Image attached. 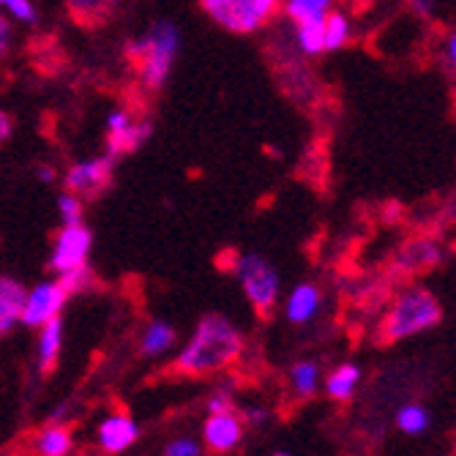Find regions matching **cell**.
I'll return each mask as SVG.
<instances>
[{
    "label": "cell",
    "instance_id": "28",
    "mask_svg": "<svg viewBox=\"0 0 456 456\" xmlns=\"http://www.w3.org/2000/svg\"><path fill=\"white\" fill-rule=\"evenodd\" d=\"M0 6L9 9L17 20H22V22H28V25H36V20H38L30 0H0Z\"/></svg>",
    "mask_w": 456,
    "mask_h": 456
},
{
    "label": "cell",
    "instance_id": "27",
    "mask_svg": "<svg viewBox=\"0 0 456 456\" xmlns=\"http://www.w3.org/2000/svg\"><path fill=\"white\" fill-rule=\"evenodd\" d=\"M235 388L230 386V383H224V386H219L211 396H208V402H205V410L208 412H224V410H235Z\"/></svg>",
    "mask_w": 456,
    "mask_h": 456
},
{
    "label": "cell",
    "instance_id": "8",
    "mask_svg": "<svg viewBox=\"0 0 456 456\" xmlns=\"http://www.w3.org/2000/svg\"><path fill=\"white\" fill-rule=\"evenodd\" d=\"M91 243H94V232L88 227H82V222L79 224H63V230L55 235L50 268L55 273H66V271L86 265L88 255H91Z\"/></svg>",
    "mask_w": 456,
    "mask_h": 456
},
{
    "label": "cell",
    "instance_id": "32",
    "mask_svg": "<svg viewBox=\"0 0 456 456\" xmlns=\"http://www.w3.org/2000/svg\"><path fill=\"white\" fill-rule=\"evenodd\" d=\"M9 47H12V25L9 20L0 17V58L9 55Z\"/></svg>",
    "mask_w": 456,
    "mask_h": 456
},
{
    "label": "cell",
    "instance_id": "34",
    "mask_svg": "<svg viewBox=\"0 0 456 456\" xmlns=\"http://www.w3.org/2000/svg\"><path fill=\"white\" fill-rule=\"evenodd\" d=\"M38 175H41V181H47V183L53 181V170H50V167H41V170H38Z\"/></svg>",
    "mask_w": 456,
    "mask_h": 456
},
{
    "label": "cell",
    "instance_id": "22",
    "mask_svg": "<svg viewBox=\"0 0 456 456\" xmlns=\"http://www.w3.org/2000/svg\"><path fill=\"white\" fill-rule=\"evenodd\" d=\"M289 386H293L296 396L309 399L320 388V366L314 361H298L289 369Z\"/></svg>",
    "mask_w": 456,
    "mask_h": 456
},
{
    "label": "cell",
    "instance_id": "35",
    "mask_svg": "<svg viewBox=\"0 0 456 456\" xmlns=\"http://www.w3.org/2000/svg\"><path fill=\"white\" fill-rule=\"evenodd\" d=\"M358 4H375V0H358Z\"/></svg>",
    "mask_w": 456,
    "mask_h": 456
},
{
    "label": "cell",
    "instance_id": "30",
    "mask_svg": "<svg viewBox=\"0 0 456 456\" xmlns=\"http://www.w3.org/2000/svg\"><path fill=\"white\" fill-rule=\"evenodd\" d=\"M240 421H243V427H263L265 421H268V410L265 407H255V404H248V407H243L240 412Z\"/></svg>",
    "mask_w": 456,
    "mask_h": 456
},
{
    "label": "cell",
    "instance_id": "9",
    "mask_svg": "<svg viewBox=\"0 0 456 456\" xmlns=\"http://www.w3.org/2000/svg\"><path fill=\"white\" fill-rule=\"evenodd\" d=\"M112 156H102V159H91V161H79L66 173L63 183L66 191L86 197V200H96L102 194L110 191L112 186Z\"/></svg>",
    "mask_w": 456,
    "mask_h": 456
},
{
    "label": "cell",
    "instance_id": "25",
    "mask_svg": "<svg viewBox=\"0 0 456 456\" xmlns=\"http://www.w3.org/2000/svg\"><path fill=\"white\" fill-rule=\"evenodd\" d=\"M202 453H205L202 440H197L191 435L173 437L167 445H164V456H202Z\"/></svg>",
    "mask_w": 456,
    "mask_h": 456
},
{
    "label": "cell",
    "instance_id": "6",
    "mask_svg": "<svg viewBox=\"0 0 456 456\" xmlns=\"http://www.w3.org/2000/svg\"><path fill=\"white\" fill-rule=\"evenodd\" d=\"M153 132L151 120H134L126 110H118L107 120V156L120 159L140 151Z\"/></svg>",
    "mask_w": 456,
    "mask_h": 456
},
{
    "label": "cell",
    "instance_id": "23",
    "mask_svg": "<svg viewBox=\"0 0 456 456\" xmlns=\"http://www.w3.org/2000/svg\"><path fill=\"white\" fill-rule=\"evenodd\" d=\"M296 47L301 55H322L325 53V36H322V20L320 22H306L296 25Z\"/></svg>",
    "mask_w": 456,
    "mask_h": 456
},
{
    "label": "cell",
    "instance_id": "15",
    "mask_svg": "<svg viewBox=\"0 0 456 456\" xmlns=\"http://www.w3.org/2000/svg\"><path fill=\"white\" fill-rule=\"evenodd\" d=\"M118 9V0H66V12L79 28H102Z\"/></svg>",
    "mask_w": 456,
    "mask_h": 456
},
{
    "label": "cell",
    "instance_id": "36",
    "mask_svg": "<svg viewBox=\"0 0 456 456\" xmlns=\"http://www.w3.org/2000/svg\"><path fill=\"white\" fill-rule=\"evenodd\" d=\"M79 456H99V453H79Z\"/></svg>",
    "mask_w": 456,
    "mask_h": 456
},
{
    "label": "cell",
    "instance_id": "33",
    "mask_svg": "<svg viewBox=\"0 0 456 456\" xmlns=\"http://www.w3.org/2000/svg\"><path fill=\"white\" fill-rule=\"evenodd\" d=\"M12 132H14L12 118H9V112H4V107H0V142H6L12 137Z\"/></svg>",
    "mask_w": 456,
    "mask_h": 456
},
{
    "label": "cell",
    "instance_id": "31",
    "mask_svg": "<svg viewBox=\"0 0 456 456\" xmlns=\"http://www.w3.org/2000/svg\"><path fill=\"white\" fill-rule=\"evenodd\" d=\"M443 63L456 77V30H451L443 41Z\"/></svg>",
    "mask_w": 456,
    "mask_h": 456
},
{
    "label": "cell",
    "instance_id": "3",
    "mask_svg": "<svg viewBox=\"0 0 456 456\" xmlns=\"http://www.w3.org/2000/svg\"><path fill=\"white\" fill-rule=\"evenodd\" d=\"M443 320V306L427 287H407L396 296L391 309L383 317V337L388 342L412 339L427 334Z\"/></svg>",
    "mask_w": 456,
    "mask_h": 456
},
{
    "label": "cell",
    "instance_id": "26",
    "mask_svg": "<svg viewBox=\"0 0 456 456\" xmlns=\"http://www.w3.org/2000/svg\"><path fill=\"white\" fill-rule=\"evenodd\" d=\"M58 211H61L63 224H79L82 222V200L77 194L66 191L58 197Z\"/></svg>",
    "mask_w": 456,
    "mask_h": 456
},
{
    "label": "cell",
    "instance_id": "13",
    "mask_svg": "<svg viewBox=\"0 0 456 456\" xmlns=\"http://www.w3.org/2000/svg\"><path fill=\"white\" fill-rule=\"evenodd\" d=\"M322 306V293L314 281H301L293 287V293L287 296V306H284V314L293 325H306L317 317Z\"/></svg>",
    "mask_w": 456,
    "mask_h": 456
},
{
    "label": "cell",
    "instance_id": "7",
    "mask_svg": "<svg viewBox=\"0 0 456 456\" xmlns=\"http://www.w3.org/2000/svg\"><path fill=\"white\" fill-rule=\"evenodd\" d=\"M66 301H69V293H66V287L61 284V279L38 281L25 296L20 322L28 325V328H41L53 317H61V309L66 306Z\"/></svg>",
    "mask_w": 456,
    "mask_h": 456
},
{
    "label": "cell",
    "instance_id": "14",
    "mask_svg": "<svg viewBox=\"0 0 456 456\" xmlns=\"http://www.w3.org/2000/svg\"><path fill=\"white\" fill-rule=\"evenodd\" d=\"M25 284L14 276H0V339L9 337L22 317L25 306Z\"/></svg>",
    "mask_w": 456,
    "mask_h": 456
},
{
    "label": "cell",
    "instance_id": "12",
    "mask_svg": "<svg viewBox=\"0 0 456 456\" xmlns=\"http://www.w3.org/2000/svg\"><path fill=\"white\" fill-rule=\"evenodd\" d=\"M440 260H443V246L435 238H412L399 248V255H396V265L402 273L435 268Z\"/></svg>",
    "mask_w": 456,
    "mask_h": 456
},
{
    "label": "cell",
    "instance_id": "17",
    "mask_svg": "<svg viewBox=\"0 0 456 456\" xmlns=\"http://www.w3.org/2000/svg\"><path fill=\"white\" fill-rule=\"evenodd\" d=\"M33 451H36V456H71L74 435L63 424H47L45 429L36 432Z\"/></svg>",
    "mask_w": 456,
    "mask_h": 456
},
{
    "label": "cell",
    "instance_id": "11",
    "mask_svg": "<svg viewBox=\"0 0 456 456\" xmlns=\"http://www.w3.org/2000/svg\"><path fill=\"white\" fill-rule=\"evenodd\" d=\"M140 440V424L126 412H110L96 427V445L104 456L126 453Z\"/></svg>",
    "mask_w": 456,
    "mask_h": 456
},
{
    "label": "cell",
    "instance_id": "19",
    "mask_svg": "<svg viewBox=\"0 0 456 456\" xmlns=\"http://www.w3.org/2000/svg\"><path fill=\"white\" fill-rule=\"evenodd\" d=\"M322 36H325V53H339L350 45L353 38V20L345 12L330 9L322 20Z\"/></svg>",
    "mask_w": 456,
    "mask_h": 456
},
{
    "label": "cell",
    "instance_id": "21",
    "mask_svg": "<svg viewBox=\"0 0 456 456\" xmlns=\"http://www.w3.org/2000/svg\"><path fill=\"white\" fill-rule=\"evenodd\" d=\"M284 14L293 25H306V22H320L334 9V0H284Z\"/></svg>",
    "mask_w": 456,
    "mask_h": 456
},
{
    "label": "cell",
    "instance_id": "24",
    "mask_svg": "<svg viewBox=\"0 0 456 456\" xmlns=\"http://www.w3.org/2000/svg\"><path fill=\"white\" fill-rule=\"evenodd\" d=\"M429 424H432V416L421 404H404L396 412V427L404 435H424L429 429Z\"/></svg>",
    "mask_w": 456,
    "mask_h": 456
},
{
    "label": "cell",
    "instance_id": "29",
    "mask_svg": "<svg viewBox=\"0 0 456 456\" xmlns=\"http://www.w3.org/2000/svg\"><path fill=\"white\" fill-rule=\"evenodd\" d=\"M402 6L419 20H432L437 12V0H402Z\"/></svg>",
    "mask_w": 456,
    "mask_h": 456
},
{
    "label": "cell",
    "instance_id": "5",
    "mask_svg": "<svg viewBox=\"0 0 456 456\" xmlns=\"http://www.w3.org/2000/svg\"><path fill=\"white\" fill-rule=\"evenodd\" d=\"M232 271L240 281L246 301L252 304V309L260 317H268L279 304V289H281L276 268L263 255H243L235 260Z\"/></svg>",
    "mask_w": 456,
    "mask_h": 456
},
{
    "label": "cell",
    "instance_id": "37",
    "mask_svg": "<svg viewBox=\"0 0 456 456\" xmlns=\"http://www.w3.org/2000/svg\"><path fill=\"white\" fill-rule=\"evenodd\" d=\"M273 456H289V453H284V451H281V453H273Z\"/></svg>",
    "mask_w": 456,
    "mask_h": 456
},
{
    "label": "cell",
    "instance_id": "16",
    "mask_svg": "<svg viewBox=\"0 0 456 456\" xmlns=\"http://www.w3.org/2000/svg\"><path fill=\"white\" fill-rule=\"evenodd\" d=\"M63 347V320L53 317L50 322L41 325V337H38V371L41 375H50L61 358Z\"/></svg>",
    "mask_w": 456,
    "mask_h": 456
},
{
    "label": "cell",
    "instance_id": "4",
    "mask_svg": "<svg viewBox=\"0 0 456 456\" xmlns=\"http://www.w3.org/2000/svg\"><path fill=\"white\" fill-rule=\"evenodd\" d=\"M284 0H200V9L230 33H255L265 28Z\"/></svg>",
    "mask_w": 456,
    "mask_h": 456
},
{
    "label": "cell",
    "instance_id": "20",
    "mask_svg": "<svg viewBox=\"0 0 456 456\" xmlns=\"http://www.w3.org/2000/svg\"><path fill=\"white\" fill-rule=\"evenodd\" d=\"M361 383V369L355 363H342L325 378V394L337 402H347Z\"/></svg>",
    "mask_w": 456,
    "mask_h": 456
},
{
    "label": "cell",
    "instance_id": "18",
    "mask_svg": "<svg viewBox=\"0 0 456 456\" xmlns=\"http://www.w3.org/2000/svg\"><path fill=\"white\" fill-rule=\"evenodd\" d=\"M175 339H178V334L167 320H153V322H148L145 334L140 339V350L145 358H159L175 347Z\"/></svg>",
    "mask_w": 456,
    "mask_h": 456
},
{
    "label": "cell",
    "instance_id": "2",
    "mask_svg": "<svg viewBox=\"0 0 456 456\" xmlns=\"http://www.w3.org/2000/svg\"><path fill=\"white\" fill-rule=\"evenodd\" d=\"M178 28L170 22H156L145 36L126 45V58L137 69L142 86L148 91H159L170 77L173 61L178 55Z\"/></svg>",
    "mask_w": 456,
    "mask_h": 456
},
{
    "label": "cell",
    "instance_id": "1",
    "mask_svg": "<svg viewBox=\"0 0 456 456\" xmlns=\"http://www.w3.org/2000/svg\"><path fill=\"white\" fill-rule=\"evenodd\" d=\"M240 355L243 334L238 325L219 312H208L200 317L191 339L173 358V371L181 378H211L235 366Z\"/></svg>",
    "mask_w": 456,
    "mask_h": 456
},
{
    "label": "cell",
    "instance_id": "10",
    "mask_svg": "<svg viewBox=\"0 0 456 456\" xmlns=\"http://www.w3.org/2000/svg\"><path fill=\"white\" fill-rule=\"evenodd\" d=\"M243 421L235 410L208 412L202 424V445L211 453H230L243 443Z\"/></svg>",
    "mask_w": 456,
    "mask_h": 456
}]
</instances>
